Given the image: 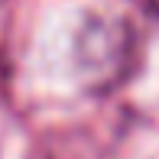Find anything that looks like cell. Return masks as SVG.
Masks as SVG:
<instances>
[{
	"label": "cell",
	"mask_w": 159,
	"mask_h": 159,
	"mask_svg": "<svg viewBox=\"0 0 159 159\" xmlns=\"http://www.w3.org/2000/svg\"><path fill=\"white\" fill-rule=\"evenodd\" d=\"M127 52H130V30L120 20H98L84 26L78 39L81 68L84 75L98 81H114V75L127 65Z\"/></svg>",
	"instance_id": "cell-1"
},
{
	"label": "cell",
	"mask_w": 159,
	"mask_h": 159,
	"mask_svg": "<svg viewBox=\"0 0 159 159\" xmlns=\"http://www.w3.org/2000/svg\"><path fill=\"white\" fill-rule=\"evenodd\" d=\"M149 13H153V16L159 20V0H149Z\"/></svg>",
	"instance_id": "cell-2"
}]
</instances>
